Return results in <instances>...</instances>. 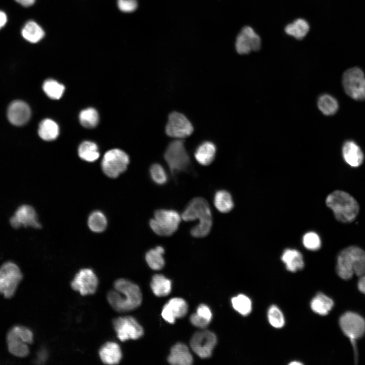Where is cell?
<instances>
[{"mask_svg":"<svg viewBox=\"0 0 365 365\" xmlns=\"http://www.w3.org/2000/svg\"><path fill=\"white\" fill-rule=\"evenodd\" d=\"M114 289L108 292L107 299L116 311L125 312L139 307L142 302V295L138 285L124 278L116 280Z\"/></svg>","mask_w":365,"mask_h":365,"instance_id":"6da1fadb","label":"cell"},{"mask_svg":"<svg viewBox=\"0 0 365 365\" xmlns=\"http://www.w3.org/2000/svg\"><path fill=\"white\" fill-rule=\"evenodd\" d=\"M181 217L186 222L198 220V224L190 231L194 237L201 238L207 236L212 224L211 211L208 202L204 198L197 197L188 204Z\"/></svg>","mask_w":365,"mask_h":365,"instance_id":"7a4b0ae2","label":"cell"},{"mask_svg":"<svg viewBox=\"0 0 365 365\" xmlns=\"http://www.w3.org/2000/svg\"><path fill=\"white\" fill-rule=\"evenodd\" d=\"M336 271L344 280L350 279L354 274L365 275V251L355 245L342 249L337 257Z\"/></svg>","mask_w":365,"mask_h":365,"instance_id":"3957f363","label":"cell"},{"mask_svg":"<svg viewBox=\"0 0 365 365\" xmlns=\"http://www.w3.org/2000/svg\"><path fill=\"white\" fill-rule=\"evenodd\" d=\"M325 204L333 212L335 218L342 223L353 222L359 211V205L355 199L342 190H335L329 194Z\"/></svg>","mask_w":365,"mask_h":365,"instance_id":"277c9868","label":"cell"},{"mask_svg":"<svg viewBox=\"0 0 365 365\" xmlns=\"http://www.w3.org/2000/svg\"><path fill=\"white\" fill-rule=\"evenodd\" d=\"M164 158L173 176L180 172H187L190 170L191 160L182 139H177L169 143Z\"/></svg>","mask_w":365,"mask_h":365,"instance_id":"5b68a950","label":"cell"},{"mask_svg":"<svg viewBox=\"0 0 365 365\" xmlns=\"http://www.w3.org/2000/svg\"><path fill=\"white\" fill-rule=\"evenodd\" d=\"M181 216L174 210L161 209L154 212V218L150 221L152 230L158 235L169 236L177 229Z\"/></svg>","mask_w":365,"mask_h":365,"instance_id":"8992f818","label":"cell"},{"mask_svg":"<svg viewBox=\"0 0 365 365\" xmlns=\"http://www.w3.org/2000/svg\"><path fill=\"white\" fill-rule=\"evenodd\" d=\"M342 83L346 93L357 101L365 100V75L358 67L347 69L343 73Z\"/></svg>","mask_w":365,"mask_h":365,"instance_id":"52a82bcc","label":"cell"},{"mask_svg":"<svg viewBox=\"0 0 365 365\" xmlns=\"http://www.w3.org/2000/svg\"><path fill=\"white\" fill-rule=\"evenodd\" d=\"M23 275L19 267L12 262H7L0 267V293L10 298L15 294Z\"/></svg>","mask_w":365,"mask_h":365,"instance_id":"ba28073f","label":"cell"},{"mask_svg":"<svg viewBox=\"0 0 365 365\" xmlns=\"http://www.w3.org/2000/svg\"><path fill=\"white\" fill-rule=\"evenodd\" d=\"M129 163V157L123 151L110 150L104 155L101 168L104 173L111 178H116L124 172Z\"/></svg>","mask_w":365,"mask_h":365,"instance_id":"9c48e42d","label":"cell"},{"mask_svg":"<svg viewBox=\"0 0 365 365\" xmlns=\"http://www.w3.org/2000/svg\"><path fill=\"white\" fill-rule=\"evenodd\" d=\"M193 131L192 123L184 114L173 112L169 115L165 127V132L168 136L182 139L190 136Z\"/></svg>","mask_w":365,"mask_h":365,"instance_id":"30bf717a","label":"cell"},{"mask_svg":"<svg viewBox=\"0 0 365 365\" xmlns=\"http://www.w3.org/2000/svg\"><path fill=\"white\" fill-rule=\"evenodd\" d=\"M118 338L121 341L136 340L142 337L143 330L136 320L131 316L120 317L113 321Z\"/></svg>","mask_w":365,"mask_h":365,"instance_id":"8fae6325","label":"cell"},{"mask_svg":"<svg viewBox=\"0 0 365 365\" xmlns=\"http://www.w3.org/2000/svg\"><path fill=\"white\" fill-rule=\"evenodd\" d=\"M216 342L217 338L214 333L208 330H203L193 335L190 346L196 354L204 358L211 356Z\"/></svg>","mask_w":365,"mask_h":365,"instance_id":"7c38bea8","label":"cell"},{"mask_svg":"<svg viewBox=\"0 0 365 365\" xmlns=\"http://www.w3.org/2000/svg\"><path fill=\"white\" fill-rule=\"evenodd\" d=\"M339 324L350 341L361 337L365 332V320L355 313L348 312L343 314L339 319Z\"/></svg>","mask_w":365,"mask_h":365,"instance_id":"4fadbf2b","label":"cell"},{"mask_svg":"<svg viewBox=\"0 0 365 365\" xmlns=\"http://www.w3.org/2000/svg\"><path fill=\"white\" fill-rule=\"evenodd\" d=\"M98 284V278L94 272L90 269L85 268L76 274L71 282V286L74 290L84 296L95 293Z\"/></svg>","mask_w":365,"mask_h":365,"instance_id":"5bb4252c","label":"cell"},{"mask_svg":"<svg viewBox=\"0 0 365 365\" xmlns=\"http://www.w3.org/2000/svg\"><path fill=\"white\" fill-rule=\"evenodd\" d=\"M261 45L260 36L249 26L244 27L236 38L235 47L240 54H247L251 51H257Z\"/></svg>","mask_w":365,"mask_h":365,"instance_id":"9a60e30c","label":"cell"},{"mask_svg":"<svg viewBox=\"0 0 365 365\" xmlns=\"http://www.w3.org/2000/svg\"><path fill=\"white\" fill-rule=\"evenodd\" d=\"M10 223L15 229L21 227L38 229L41 227L35 209L31 206L26 204L22 205L17 209L10 218Z\"/></svg>","mask_w":365,"mask_h":365,"instance_id":"2e32d148","label":"cell"},{"mask_svg":"<svg viewBox=\"0 0 365 365\" xmlns=\"http://www.w3.org/2000/svg\"><path fill=\"white\" fill-rule=\"evenodd\" d=\"M188 311L186 302L180 298H174L164 306L162 311L163 318L169 323H174L176 318L185 316Z\"/></svg>","mask_w":365,"mask_h":365,"instance_id":"e0dca14e","label":"cell"},{"mask_svg":"<svg viewBox=\"0 0 365 365\" xmlns=\"http://www.w3.org/2000/svg\"><path fill=\"white\" fill-rule=\"evenodd\" d=\"M30 115L29 106L22 101H14L8 107V119L12 124L16 126H21L27 123Z\"/></svg>","mask_w":365,"mask_h":365,"instance_id":"ac0fdd59","label":"cell"},{"mask_svg":"<svg viewBox=\"0 0 365 365\" xmlns=\"http://www.w3.org/2000/svg\"><path fill=\"white\" fill-rule=\"evenodd\" d=\"M342 153L345 162L351 167H359L363 163V153L360 148L353 140L345 141L342 146Z\"/></svg>","mask_w":365,"mask_h":365,"instance_id":"d6986e66","label":"cell"},{"mask_svg":"<svg viewBox=\"0 0 365 365\" xmlns=\"http://www.w3.org/2000/svg\"><path fill=\"white\" fill-rule=\"evenodd\" d=\"M281 260L284 264L287 270L291 272H297L304 267L302 254L294 248L285 249L281 256Z\"/></svg>","mask_w":365,"mask_h":365,"instance_id":"ffe728a7","label":"cell"},{"mask_svg":"<svg viewBox=\"0 0 365 365\" xmlns=\"http://www.w3.org/2000/svg\"><path fill=\"white\" fill-rule=\"evenodd\" d=\"M167 360L174 365H190L193 362V357L188 347L181 343H177L171 348Z\"/></svg>","mask_w":365,"mask_h":365,"instance_id":"44dd1931","label":"cell"},{"mask_svg":"<svg viewBox=\"0 0 365 365\" xmlns=\"http://www.w3.org/2000/svg\"><path fill=\"white\" fill-rule=\"evenodd\" d=\"M101 361L107 364L118 363L122 357L119 345L113 342H108L102 345L99 351Z\"/></svg>","mask_w":365,"mask_h":365,"instance_id":"7402d4cb","label":"cell"},{"mask_svg":"<svg viewBox=\"0 0 365 365\" xmlns=\"http://www.w3.org/2000/svg\"><path fill=\"white\" fill-rule=\"evenodd\" d=\"M7 341L9 351L17 357H24L29 354L27 344L22 341L12 328L8 333Z\"/></svg>","mask_w":365,"mask_h":365,"instance_id":"603a6c76","label":"cell"},{"mask_svg":"<svg viewBox=\"0 0 365 365\" xmlns=\"http://www.w3.org/2000/svg\"><path fill=\"white\" fill-rule=\"evenodd\" d=\"M216 153L215 144L209 141L202 142L196 149L194 156L196 161L201 165L207 166L214 159Z\"/></svg>","mask_w":365,"mask_h":365,"instance_id":"cb8c5ba5","label":"cell"},{"mask_svg":"<svg viewBox=\"0 0 365 365\" xmlns=\"http://www.w3.org/2000/svg\"><path fill=\"white\" fill-rule=\"evenodd\" d=\"M334 302L322 293H317L310 302L311 310L316 314L326 315L332 309Z\"/></svg>","mask_w":365,"mask_h":365,"instance_id":"d4e9b609","label":"cell"},{"mask_svg":"<svg viewBox=\"0 0 365 365\" xmlns=\"http://www.w3.org/2000/svg\"><path fill=\"white\" fill-rule=\"evenodd\" d=\"M151 287L153 293L158 297L166 296L171 289V281L161 274H155L152 279Z\"/></svg>","mask_w":365,"mask_h":365,"instance_id":"484cf974","label":"cell"},{"mask_svg":"<svg viewBox=\"0 0 365 365\" xmlns=\"http://www.w3.org/2000/svg\"><path fill=\"white\" fill-rule=\"evenodd\" d=\"M59 133V129L57 124L51 119H44L39 125L38 133L44 140H54L57 137Z\"/></svg>","mask_w":365,"mask_h":365,"instance_id":"4316f807","label":"cell"},{"mask_svg":"<svg viewBox=\"0 0 365 365\" xmlns=\"http://www.w3.org/2000/svg\"><path fill=\"white\" fill-rule=\"evenodd\" d=\"M211 318L212 313L209 308L205 304H200L196 313L191 316L190 321L195 326L203 328L209 324Z\"/></svg>","mask_w":365,"mask_h":365,"instance_id":"83f0119b","label":"cell"},{"mask_svg":"<svg viewBox=\"0 0 365 365\" xmlns=\"http://www.w3.org/2000/svg\"><path fill=\"white\" fill-rule=\"evenodd\" d=\"M213 203L216 208L222 213L230 212L234 206L231 194L223 190L217 191L215 193Z\"/></svg>","mask_w":365,"mask_h":365,"instance_id":"f1b7e54d","label":"cell"},{"mask_svg":"<svg viewBox=\"0 0 365 365\" xmlns=\"http://www.w3.org/2000/svg\"><path fill=\"white\" fill-rule=\"evenodd\" d=\"M21 33L25 40L32 43L39 42L45 35L42 28L33 21H28L23 27Z\"/></svg>","mask_w":365,"mask_h":365,"instance_id":"f546056e","label":"cell"},{"mask_svg":"<svg viewBox=\"0 0 365 365\" xmlns=\"http://www.w3.org/2000/svg\"><path fill=\"white\" fill-rule=\"evenodd\" d=\"M317 106L320 112L326 116H332L338 110L339 104L337 99L328 94L321 95L317 99Z\"/></svg>","mask_w":365,"mask_h":365,"instance_id":"4dcf8cb0","label":"cell"},{"mask_svg":"<svg viewBox=\"0 0 365 365\" xmlns=\"http://www.w3.org/2000/svg\"><path fill=\"white\" fill-rule=\"evenodd\" d=\"M164 251L163 247L158 246L155 249H151L146 253L145 260L151 269L158 270L163 268L165 264L163 257Z\"/></svg>","mask_w":365,"mask_h":365,"instance_id":"1f68e13d","label":"cell"},{"mask_svg":"<svg viewBox=\"0 0 365 365\" xmlns=\"http://www.w3.org/2000/svg\"><path fill=\"white\" fill-rule=\"evenodd\" d=\"M309 30L308 22L302 19L296 20L293 23L288 24L285 28V32L297 40L303 39Z\"/></svg>","mask_w":365,"mask_h":365,"instance_id":"d6a6232c","label":"cell"},{"mask_svg":"<svg viewBox=\"0 0 365 365\" xmlns=\"http://www.w3.org/2000/svg\"><path fill=\"white\" fill-rule=\"evenodd\" d=\"M78 154L82 159L90 162L96 161L100 155L97 145L89 141H84L80 145Z\"/></svg>","mask_w":365,"mask_h":365,"instance_id":"836d02e7","label":"cell"},{"mask_svg":"<svg viewBox=\"0 0 365 365\" xmlns=\"http://www.w3.org/2000/svg\"><path fill=\"white\" fill-rule=\"evenodd\" d=\"M233 308L243 316L248 315L252 310V302L249 297L239 294L231 299Z\"/></svg>","mask_w":365,"mask_h":365,"instance_id":"e575fe53","label":"cell"},{"mask_svg":"<svg viewBox=\"0 0 365 365\" xmlns=\"http://www.w3.org/2000/svg\"><path fill=\"white\" fill-rule=\"evenodd\" d=\"M88 225L91 231L100 233L104 231L107 226V220L104 214L100 211L92 212L88 220Z\"/></svg>","mask_w":365,"mask_h":365,"instance_id":"d590c367","label":"cell"},{"mask_svg":"<svg viewBox=\"0 0 365 365\" xmlns=\"http://www.w3.org/2000/svg\"><path fill=\"white\" fill-rule=\"evenodd\" d=\"M43 89L46 94L53 99H58L61 97L64 91V86L53 79L45 81L43 85Z\"/></svg>","mask_w":365,"mask_h":365,"instance_id":"8d00e7d4","label":"cell"},{"mask_svg":"<svg viewBox=\"0 0 365 365\" xmlns=\"http://www.w3.org/2000/svg\"><path fill=\"white\" fill-rule=\"evenodd\" d=\"M79 120L81 124L84 127L92 128L98 124V114L93 108H86L81 112L79 115Z\"/></svg>","mask_w":365,"mask_h":365,"instance_id":"74e56055","label":"cell"},{"mask_svg":"<svg viewBox=\"0 0 365 365\" xmlns=\"http://www.w3.org/2000/svg\"><path fill=\"white\" fill-rule=\"evenodd\" d=\"M267 316L269 322L273 327L280 328L284 325V315L277 306L273 305L269 308Z\"/></svg>","mask_w":365,"mask_h":365,"instance_id":"f35d334b","label":"cell"},{"mask_svg":"<svg viewBox=\"0 0 365 365\" xmlns=\"http://www.w3.org/2000/svg\"><path fill=\"white\" fill-rule=\"evenodd\" d=\"M302 241L303 246L310 251H316L321 247L320 237L314 231H309L305 233L302 237Z\"/></svg>","mask_w":365,"mask_h":365,"instance_id":"ab89813d","label":"cell"},{"mask_svg":"<svg viewBox=\"0 0 365 365\" xmlns=\"http://www.w3.org/2000/svg\"><path fill=\"white\" fill-rule=\"evenodd\" d=\"M150 176L157 185H163L168 180V176L163 167L159 164H153L150 169Z\"/></svg>","mask_w":365,"mask_h":365,"instance_id":"60d3db41","label":"cell"},{"mask_svg":"<svg viewBox=\"0 0 365 365\" xmlns=\"http://www.w3.org/2000/svg\"><path fill=\"white\" fill-rule=\"evenodd\" d=\"M16 332L18 337L24 342L28 344H31L33 342V333L29 328L23 326L17 325L12 327Z\"/></svg>","mask_w":365,"mask_h":365,"instance_id":"b9f144b4","label":"cell"},{"mask_svg":"<svg viewBox=\"0 0 365 365\" xmlns=\"http://www.w3.org/2000/svg\"><path fill=\"white\" fill-rule=\"evenodd\" d=\"M118 7L123 12L134 11L137 7V0H118Z\"/></svg>","mask_w":365,"mask_h":365,"instance_id":"7bdbcfd3","label":"cell"},{"mask_svg":"<svg viewBox=\"0 0 365 365\" xmlns=\"http://www.w3.org/2000/svg\"><path fill=\"white\" fill-rule=\"evenodd\" d=\"M358 288L360 292L365 294V275L361 276L358 282Z\"/></svg>","mask_w":365,"mask_h":365,"instance_id":"ee69618b","label":"cell"},{"mask_svg":"<svg viewBox=\"0 0 365 365\" xmlns=\"http://www.w3.org/2000/svg\"><path fill=\"white\" fill-rule=\"evenodd\" d=\"M7 20V18L6 14L4 12L0 11V29L5 25Z\"/></svg>","mask_w":365,"mask_h":365,"instance_id":"f6af8a7d","label":"cell"},{"mask_svg":"<svg viewBox=\"0 0 365 365\" xmlns=\"http://www.w3.org/2000/svg\"><path fill=\"white\" fill-rule=\"evenodd\" d=\"M16 1L24 7H29L34 4L35 0H16Z\"/></svg>","mask_w":365,"mask_h":365,"instance_id":"bcb514c9","label":"cell"},{"mask_svg":"<svg viewBox=\"0 0 365 365\" xmlns=\"http://www.w3.org/2000/svg\"><path fill=\"white\" fill-rule=\"evenodd\" d=\"M47 357V352L45 350H41L38 355L39 361H44Z\"/></svg>","mask_w":365,"mask_h":365,"instance_id":"7dc6e473","label":"cell"},{"mask_svg":"<svg viewBox=\"0 0 365 365\" xmlns=\"http://www.w3.org/2000/svg\"><path fill=\"white\" fill-rule=\"evenodd\" d=\"M289 364H290V365H302V364H303V363L298 361H294L293 362H290L289 363Z\"/></svg>","mask_w":365,"mask_h":365,"instance_id":"c3c4849f","label":"cell"}]
</instances>
